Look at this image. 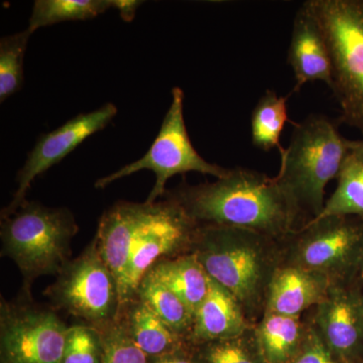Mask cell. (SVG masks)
<instances>
[{
	"label": "cell",
	"instance_id": "cell-19",
	"mask_svg": "<svg viewBox=\"0 0 363 363\" xmlns=\"http://www.w3.org/2000/svg\"><path fill=\"white\" fill-rule=\"evenodd\" d=\"M302 317L266 312L255 325V333L267 363H288L298 352L306 334Z\"/></svg>",
	"mask_w": 363,
	"mask_h": 363
},
{
	"label": "cell",
	"instance_id": "cell-26",
	"mask_svg": "<svg viewBox=\"0 0 363 363\" xmlns=\"http://www.w3.org/2000/svg\"><path fill=\"white\" fill-rule=\"evenodd\" d=\"M104 355L101 335L87 324L69 326L62 363H101Z\"/></svg>",
	"mask_w": 363,
	"mask_h": 363
},
{
	"label": "cell",
	"instance_id": "cell-31",
	"mask_svg": "<svg viewBox=\"0 0 363 363\" xmlns=\"http://www.w3.org/2000/svg\"><path fill=\"white\" fill-rule=\"evenodd\" d=\"M351 152L363 161V138L360 140H352Z\"/></svg>",
	"mask_w": 363,
	"mask_h": 363
},
{
	"label": "cell",
	"instance_id": "cell-12",
	"mask_svg": "<svg viewBox=\"0 0 363 363\" xmlns=\"http://www.w3.org/2000/svg\"><path fill=\"white\" fill-rule=\"evenodd\" d=\"M116 114V105L106 104L96 111L79 114L57 130L40 136L18 172V189L11 202L2 210L1 218L14 213L26 201V192L37 177L63 161L89 136L104 130Z\"/></svg>",
	"mask_w": 363,
	"mask_h": 363
},
{
	"label": "cell",
	"instance_id": "cell-1",
	"mask_svg": "<svg viewBox=\"0 0 363 363\" xmlns=\"http://www.w3.org/2000/svg\"><path fill=\"white\" fill-rule=\"evenodd\" d=\"M164 196L200 225L240 227L281 241L304 226L276 179L250 169H230L213 183L181 184Z\"/></svg>",
	"mask_w": 363,
	"mask_h": 363
},
{
	"label": "cell",
	"instance_id": "cell-22",
	"mask_svg": "<svg viewBox=\"0 0 363 363\" xmlns=\"http://www.w3.org/2000/svg\"><path fill=\"white\" fill-rule=\"evenodd\" d=\"M337 180V188L325 202L323 210L314 220L329 216L363 218V161L350 152Z\"/></svg>",
	"mask_w": 363,
	"mask_h": 363
},
{
	"label": "cell",
	"instance_id": "cell-28",
	"mask_svg": "<svg viewBox=\"0 0 363 363\" xmlns=\"http://www.w3.org/2000/svg\"><path fill=\"white\" fill-rule=\"evenodd\" d=\"M306 324L304 340L288 363H341L325 344L312 320H308Z\"/></svg>",
	"mask_w": 363,
	"mask_h": 363
},
{
	"label": "cell",
	"instance_id": "cell-23",
	"mask_svg": "<svg viewBox=\"0 0 363 363\" xmlns=\"http://www.w3.org/2000/svg\"><path fill=\"white\" fill-rule=\"evenodd\" d=\"M112 9V0H37L28 30H35L63 21H88Z\"/></svg>",
	"mask_w": 363,
	"mask_h": 363
},
{
	"label": "cell",
	"instance_id": "cell-11",
	"mask_svg": "<svg viewBox=\"0 0 363 363\" xmlns=\"http://www.w3.org/2000/svg\"><path fill=\"white\" fill-rule=\"evenodd\" d=\"M311 320L339 362L363 363V274L332 281Z\"/></svg>",
	"mask_w": 363,
	"mask_h": 363
},
{
	"label": "cell",
	"instance_id": "cell-7",
	"mask_svg": "<svg viewBox=\"0 0 363 363\" xmlns=\"http://www.w3.org/2000/svg\"><path fill=\"white\" fill-rule=\"evenodd\" d=\"M45 295L55 309L95 328L113 323L121 316L118 283L102 259L95 238L78 257L67 262Z\"/></svg>",
	"mask_w": 363,
	"mask_h": 363
},
{
	"label": "cell",
	"instance_id": "cell-21",
	"mask_svg": "<svg viewBox=\"0 0 363 363\" xmlns=\"http://www.w3.org/2000/svg\"><path fill=\"white\" fill-rule=\"evenodd\" d=\"M289 95L279 96L274 90H267L259 98L250 118L253 145L269 152L278 149L281 152V136L289 121Z\"/></svg>",
	"mask_w": 363,
	"mask_h": 363
},
{
	"label": "cell",
	"instance_id": "cell-10",
	"mask_svg": "<svg viewBox=\"0 0 363 363\" xmlns=\"http://www.w3.org/2000/svg\"><path fill=\"white\" fill-rule=\"evenodd\" d=\"M199 226L169 198L149 204L131 252L121 291V310L135 298L140 281L156 262L192 252Z\"/></svg>",
	"mask_w": 363,
	"mask_h": 363
},
{
	"label": "cell",
	"instance_id": "cell-25",
	"mask_svg": "<svg viewBox=\"0 0 363 363\" xmlns=\"http://www.w3.org/2000/svg\"><path fill=\"white\" fill-rule=\"evenodd\" d=\"M33 33L28 28L0 40V102L16 94L23 84V57Z\"/></svg>",
	"mask_w": 363,
	"mask_h": 363
},
{
	"label": "cell",
	"instance_id": "cell-4",
	"mask_svg": "<svg viewBox=\"0 0 363 363\" xmlns=\"http://www.w3.org/2000/svg\"><path fill=\"white\" fill-rule=\"evenodd\" d=\"M79 227L70 210L26 201L1 218V255L13 260L23 277L21 292L30 294L35 279L58 274L71 257Z\"/></svg>",
	"mask_w": 363,
	"mask_h": 363
},
{
	"label": "cell",
	"instance_id": "cell-6",
	"mask_svg": "<svg viewBox=\"0 0 363 363\" xmlns=\"http://www.w3.org/2000/svg\"><path fill=\"white\" fill-rule=\"evenodd\" d=\"M283 264L321 272L332 281L362 276L363 218L329 216L310 221L284 240Z\"/></svg>",
	"mask_w": 363,
	"mask_h": 363
},
{
	"label": "cell",
	"instance_id": "cell-15",
	"mask_svg": "<svg viewBox=\"0 0 363 363\" xmlns=\"http://www.w3.org/2000/svg\"><path fill=\"white\" fill-rule=\"evenodd\" d=\"M331 284L321 272L281 264L269 285L266 312L302 317L303 313L326 298Z\"/></svg>",
	"mask_w": 363,
	"mask_h": 363
},
{
	"label": "cell",
	"instance_id": "cell-9",
	"mask_svg": "<svg viewBox=\"0 0 363 363\" xmlns=\"http://www.w3.org/2000/svg\"><path fill=\"white\" fill-rule=\"evenodd\" d=\"M67 326L55 310L21 292L0 304V363H62Z\"/></svg>",
	"mask_w": 363,
	"mask_h": 363
},
{
	"label": "cell",
	"instance_id": "cell-24",
	"mask_svg": "<svg viewBox=\"0 0 363 363\" xmlns=\"http://www.w3.org/2000/svg\"><path fill=\"white\" fill-rule=\"evenodd\" d=\"M193 363H267L255 326L238 337L191 345Z\"/></svg>",
	"mask_w": 363,
	"mask_h": 363
},
{
	"label": "cell",
	"instance_id": "cell-32",
	"mask_svg": "<svg viewBox=\"0 0 363 363\" xmlns=\"http://www.w3.org/2000/svg\"><path fill=\"white\" fill-rule=\"evenodd\" d=\"M362 274H363V264H362Z\"/></svg>",
	"mask_w": 363,
	"mask_h": 363
},
{
	"label": "cell",
	"instance_id": "cell-17",
	"mask_svg": "<svg viewBox=\"0 0 363 363\" xmlns=\"http://www.w3.org/2000/svg\"><path fill=\"white\" fill-rule=\"evenodd\" d=\"M147 274L173 291L193 317L209 292L210 278L192 252L159 260Z\"/></svg>",
	"mask_w": 363,
	"mask_h": 363
},
{
	"label": "cell",
	"instance_id": "cell-18",
	"mask_svg": "<svg viewBox=\"0 0 363 363\" xmlns=\"http://www.w3.org/2000/svg\"><path fill=\"white\" fill-rule=\"evenodd\" d=\"M121 317L131 340L147 357L166 354L189 344L138 298L124 306Z\"/></svg>",
	"mask_w": 363,
	"mask_h": 363
},
{
	"label": "cell",
	"instance_id": "cell-20",
	"mask_svg": "<svg viewBox=\"0 0 363 363\" xmlns=\"http://www.w3.org/2000/svg\"><path fill=\"white\" fill-rule=\"evenodd\" d=\"M135 298L142 301L176 335L188 342L194 317L168 286L147 272L138 286Z\"/></svg>",
	"mask_w": 363,
	"mask_h": 363
},
{
	"label": "cell",
	"instance_id": "cell-13",
	"mask_svg": "<svg viewBox=\"0 0 363 363\" xmlns=\"http://www.w3.org/2000/svg\"><path fill=\"white\" fill-rule=\"evenodd\" d=\"M288 64L295 77L292 93L298 92L307 83L315 81H321L330 88V52L309 0L305 1L296 13L288 50Z\"/></svg>",
	"mask_w": 363,
	"mask_h": 363
},
{
	"label": "cell",
	"instance_id": "cell-5",
	"mask_svg": "<svg viewBox=\"0 0 363 363\" xmlns=\"http://www.w3.org/2000/svg\"><path fill=\"white\" fill-rule=\"evenodd\" d=\"M330 52L341 121L363 135V0H309Z\"/></svg>",
	"mask_w": 363,
	"mask_h": 363
},
{
	"label": "cell",
	"instance_id": "cell-8",
	"mask_svg": "<svg viewBox=\"0 0 363 363\" xmlns=\"http://www.w3.org/2000/svg\"><path fill=\"white\" fill-rule=\"evenodd\" d=\"M172 95L171 106L162 121L159 135L147 154L111 175L99 179L95 183V188L104 189L119 179L133 175L136 172L150 169L156 175V182L145 202L152 204L166 194V185L172 177L196 172L220 179L229 173L230 169L207 162L198 154L186 128L183 90L175 87L172 90Z\"/></svg>",
	"mask_w": 363,
	"mask_h": 363
},
{
	"label": "cell",
	"instance_id": "cell-16",
	"mask_svg": "<svg viewBox=\"0 0 363 363\" xmlns=\"http://www.w3.org/2000/svg\"><path fill=\"white\" fill-rule=\"evenodd\" d=\"M253 326L235 298L210 279L209 292L195 313L188 343L198 345L238 337Z\"/></svg>",
	"mask_w": 363,
	"mask_h": 363
},
{
	"label": "cell",
	"instance_id": "cell-27",
	"mask_svg": "<svg viewBox=\"0 0 363 363\" xmlns=\"http://www.w3.org/2000/svg\"><path fill=\"white\" fill-rule=\"evenodd\" d=\"M104 346L101 363H147V357L131 340L123 319L97 328Z\"/></svg>",
	"mask_w": 363,
	"mask_h": 363
},
{
	"label": "cell",
	"instance_id": "cell-3",
	"mask_svg": "<svg viewBox=\"0 0 363 363\" xmlns=\"http://www.w3.org/2000/svg\"><path fill=\"white\" fill-rule=\"evenodd\" d=\"M352 140L341 135L334 121L321 114H312L294 124L290 145L281 154V167L274 177L306 224L314 220L325 201V189L338 179Z\"/></svg>",
	"mask_w": 363,
	"mask_h": 363
},
{
	"label": "cell",
	"instance_id": "cell-29",
	"mask_svg": "<svg viewBox=\"0 0 363 363\" xmlns=\"http://www.w3.org/2000/svg\"><path fill=\"white\" fill-rule=\"evenodd\" d=\"M147 363H193L190 344L166 354L147 357Z\"/></svg>",
	"mask_w": 363,
	"mask_h": 363
},
{
	"label": "cell",
	"instance_id": "cell-14",
	"mask_svg": "<svg viewBox=\"0 0 363 363\" xmlns=\"http://www.w3.org/2000/svg\"><path fill=\"white\" fill-rule=\"evenodd\" d=\"M147 203L121 201L102 214L95 238L102 259L123 291L136 234L147 212Z\"/></svg>",
	"mask_w": 363,
	"mask_h": 363
},
{
	"label": "cell",
	"instance_id": "cell-30",
	"mask_svg": "<svg viewBox=\"0 0 363 363\" xmlns=\"http://www.w3.org/2000/svg\"><path fill=\"white\" fill-rule=\"evenodd\" d=\"M143 4V1L138 0H112V9H117L121 18L130 23L135 18L136 9Z\"/></svg>",
	"mask_w": 363,
	"mask_h": 363
},
{
	"label": "cell",
	"instance_id": "cell-2",
	"mask_svg": "<svg viewBox=\"0 0 363 363\" xmlns=\"http://www.w3.org/2000/svg\"><path fill=\"white\" fill-rule=\"evenodd\" d=\"M192 253L208 277L235 298L250 323L266 312L267 294L283 264L284 240L240 227L200 225Z\"/></svg>",
	"mask_w": 363,
	"mask_h": 363
}]
</instances>
